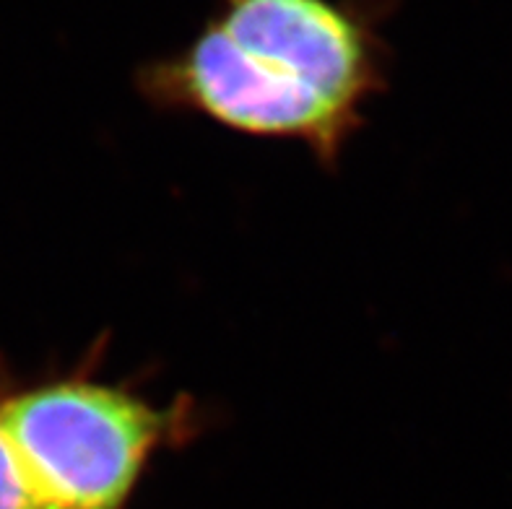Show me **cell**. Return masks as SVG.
<instances>
[{"label":"cell","instance_id":"cell-1","mask_svg":"<svg viewBox=\"0 0 512 509\" xmlns=\"http://www.w3.org/2000/svg\"><path fill=\"white\" fill-rule=\"evenodd\" d=\"M370 0H216L180 52L143 71L162 104L333 159L383 84Z\"/></svg>","mask_w":512,"mask_h":509},{"label":"cell","instance_id":"cell-3","mask_svg":"<svg viewBox=\"0 0 512 509\" xmlns=\"http://www.w3.org/2000/svg\"><path fill=\"white\" fill-rule=\"evenodd\" d=\"M0 509H58L34 486L3 426H0Z\"/></svg>","mask_w":512,"mask_h":509},{"label":"cell","instance_id":"cell-2","mask_svg":"<svg viewBox=\"0 0 512 509\" xmlns=\"http://www.w3.org/2000/svg\"><path fill=\"white\" fill-rule=\"evenodd\" d=\"M0 426L42 497L58 509H123L175 432V413L123 387L63 380L0 403Z\"/></svg>","mask_w":512,"mask_h":509}]
</instances>
